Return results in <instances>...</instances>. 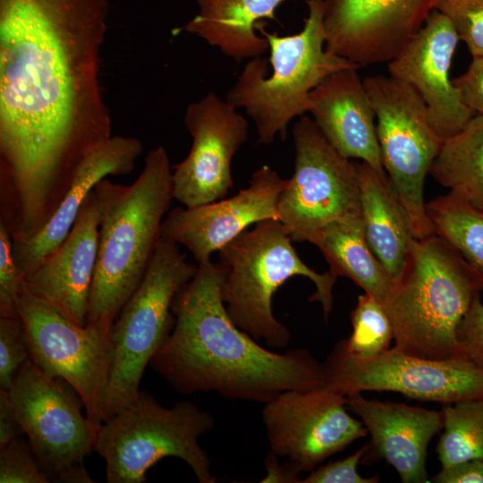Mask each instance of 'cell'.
<instances>
[{
  "label": "cell",
  "instance_id": "6da1fadb",
  "mask_svg": "<svg viewBox=\"0 0 483 483\" xmlns=\"http://www.w3.org/2000/svg\"><path fill=\"white\" fill-rule=\"evenodd\" d=\"M108 0H0V224L35 237L110 139L99 80Z\"/></svg>",
  "mask_w": 483,
  "mask_h": 483
},
{
  "label": "cell",
  "instance_id": "7a4b0ae2",
  "mask_svg": "<svg viewBox=\"0 0 483 483\" xmlns=\"http://www.w3.org/2000/svg\"><path fill=\"white\" fill-rule=\"evenodd\" d=\"M224 268L211 260L176 294L174 328L149 365L174 389L268 402L287 390L324 386L322 363L305 349L271 352L232 320L222 298Z\"/></svg>",
  "mask_w": 483,
  "mask_h": 483
},
{
  "label": "cell",
  "instance_id": "3957f363",
  "mask_svg": "<svg viewBox=\"0 0 483 483\" xmlns=\"http://www.w3.org/2000/svg\"><path fill=\"white\" fill-rule=\"evenodd\" d=\"M94 191L99 235L86 326L110 334L144 277L174 199L173 169L166 149L163 146L151 149L141 173L130 185L105 178Z\"/></svg>",
  "mask_w": 483,
  "mask_h": 483
},
{
  "label": "cell",
  "instance_id": "277c9868",
  "mask_svg": "<svg viewBox=\"0 0 483 483\" xmlns=\"http://www.w3.org/2000/svg\"><path fill=\"white\" fill-rule=\"evenodd\" d=\"M482 290L481 274L444 238L417 239L383 304L394 346L421 358H464L457 327Z\"/></svg>",
  "mask_w": 483,
  "mask_h": 483
},
{
  "label": "cell",
  "instance_id": "5b68a950",
  "mask_svg": "<svg viewBox=\"0 0 483 483\" xmlns=\"http://www.w3.org/2000/svg\"><path fill=\"white\" fill-rule=\"evenodd\" d=\"M308 15L294 34L269 33L259 23L268 43L269 59L249 60L226 100L242 108L253 120L258 142L270 144L276 136L284 140L290 122L309 112V95L330 74L360 65L326 48L324 0H306Z\"/></svg>",
  "mask_w": 483,
  "mask_h": 483
},
{
  "label": "cell",
  "instance_id": "8992f818",
  "mask_svg": "<svg viewBox=\"0 0 483 483\" xmlns=\"http://www.w3.org/2000/svg\"><path fill=\"white\" fill-rule=\"evenodd\" d=\"M224 268L222 298L233 323L256 341L284 348L291 332L272 311L274 293L288 279L301 275L312 281L316 292L309 301L322 305L325 320L333 308L332 290L337 279L308 267L299 257L289 233L277 219L261 221L219 251Z\"/></svg>",
  "mask_w": 483,
  "mask_h": 483
},
{
  "label": "cell",
  "instance_id": "52a82bcc",
  "mask_svg": "<svg viewBox=\"0 0 483 483\" xmlns=\"http://www.w3.org/2000/svg\"><path fill=\"white\" fill-rule=\"evenodd\" d=\"M215 425L213 415L189 401L165 407L146 391L97 431L95 451L108 483H143L149 468L166 457L184 461L200 483H214L211 462L199 439Z\"/></svg>",
  "mask_w": 483,
  "mask_h": 483
},
{
  "label": "cell",
  "instance_id": "ba28073f",
  "mask_svg": "<svg viewBox=\"0 0 483 483\" xmlns=\"http://www.w3.org/2000/svg\"><path fill=\"white\" fill-rule=\"evenodd\" d=\"M180 246L160 238L144 277L110 332L112 362L103 402L104 421L139 394L145 368L170 335L178 292L196 274Z\"/></svg>",
  "mask_w": 483,
  "mask_h": 483
},
{
  "label": "cell",
  "instance_id": "9c48e42d",
  "mask_svg": "<svg viewBox=\"0 0 483 483\" xmlns=\"http://www.w3.org/2000/svg\"><path fill=\"white\" fill-rule=\"evenodd\" d=\"M8 394L16 418L50 481L95 482L84 460L95 451L99 428L82 414L84 404L74 389L30 359Z\"/></svg>",
  "mask_w": 483,
  "mask_h": 483
},
{
  "label": "cell",
  "instance_id": "30bf717a",
  "mask_svg": "<svg viewBox=\"0 0 483 483\" xmlns=\"http://www.w3.org/2000/svg\"><path fill=\"white\" fill-rule=\"evenodd\" d=\"M363 84L376 114L384 169L411 216L417 239L430 236L436 233L426 210L424 182L444 140L409 84L383 74L367 76Z\"/></svg>",
  "mask_w": 483,
  "mask_h": 483
},
{
  "label": "cell",
  "instance_id": "8fae6325",
  "mask_svg": "<svg viewBox=\"0 0 483 483\" xmlns=\"http://www.w3.org/2000/svg\"><path fill=\"white\" fill-rule=\"evenodd\" d=\"M322 369L325 386L343 396L388 391L446 404L483 395V370L462 357L432 360L394 346L362 358L352 354L343 339L335 344Z\"/></svg>",
  "mask_w": 483,
  "mask_h": 483
},
{
  "label": "cell",
  "instance_id": "7c38bea8",
  "mask_svg": "<svg viewBox=\"0 0 483 483\" xmlns=\"http://www.w3.org/2000/svg\"><path fill=\"white\" fill-rule=\"evenodd\" d=\"M16 306L30 360L67 382L81 399L88 419L100 428L112 362L110 334L75 325L34 295L22 280Z\"/></svg>",
  "mask_w": 483,
  "mask_h": 483
},
{
  "label": "cell",
  "instance_id": "4fadbf2b",
  "mask_svg": "<svg viewBox=\"0 0 483 483\" xmlns=\"http://www.w3.org/2000/svg\"><path fill=\"white\" fill-rule=\"evenodd\" d=\"M294 170L278 201V220L292 242H309L330 223L360 213L355 162L341 155L313 119L292 128Z\"/></svg>",
  "mask_w": 483,
  "mask_h": 483
},
{
  "label": "cell",
  "instance_id": "5bb4252c",
  "mask_svg": "<svg viewBox=\"0 0 483 483\" xmlns=\"http://www.w3.org/2000/svg\"><path fill=\"white\" fill-rule=\"evenodd\" d=\"M345 401L325 386L279 394L261 412L270 451L300 473L310 472L366 436L365 426L348 413Z\"/></svg>",
  "mask_w": 483,
  "mask_h": 483
},
{
  "label": "cell",
  "instance_id": "9a60e30c",
  "mask_svg": "<svg viewBox=\"0 0 483 483\" xmlns=\"http://www.w3.org/2000/svg\"><path fill=\"white\" fill-rule=\"evenodd\" d=\"M184 123L192 144L172 166L174 199L193 208L225 198L233 186V158L248 137L247 120L226 99L208 92L187 106Z\"/></svg>",
  "mask_w": 483,
  "mask_h": 483
},
{
  "label": "cell",
  "instance_id": "2e32d148",
  "mask_svg": "<svg viewBox=\"0 0 483 483\" xmlns=\"http://www.w3.org/2000/svg\"><path fill=\"white\" fill-rule=\"evenodd\" d=\"M439 0H324L326 50L360 67L388 63L414 38Z\"/></svg>",
  "mask_w": 483,
  "mask_h": 483
},
{
  "label": "cell",
  "instance_id": "e0dca14e",
  "mask_svg": "<svg viewBox=\"0 0 483 483\" xmlns=\"http://www.w3.org/2000/svg\"><path fill=\"white\" fill-rule=\"evenodd\" d=\"M287 184L288 179L262 165L252 174L249 186L231 198L170 211L163 220L160 237L185 247L198 265L210 261L214 252L250 225L278 220V201Z\"/></svg>",
  "mask_w": 483,
  "mask_h": 483
},
{
  "label": "cell",
  "instance_id": "ac0fdd59",
  "mask_svg": "<svg viewBox=\"0 0 483 483\" xmlns=\"http://www.w3.org/2000/svg\"><path fill=\"white\" fill-rule=\"evenodd\" d=\"M459 40L449 19L435 9L414 38L388 62L389 75L417 91L430 126L443 140L462 131L476 114L462 103L450 79Z\"/></svg>",
  "mask_w": 483,
  "mask_h": 483
},
{
  "label": "cell",
  "instance_id": "d6986e66",
  "mask_svg": "<svg viewBox=\"0 0 483 483\" xmlns=\"http://www.w3.org/2000/svg\"><path fill=\"white\" fill-rule=\"evenodd\" d=\"M99 235L94 190L64 242L21 279L37 297L77 326L87 324Z\"/></svg>",
  "mask_w": 483,
  "mask_h": 483
},
{
  "label": "cell",
  "instance_id": "ffe728a7",
  "mask_svg": "<svg viewBox=\"0 0 483 483\" xmlns=\"http://www.w3.org/2000/svg\"><path fill=\"white\" fill-rule=\"evenodd\" d=\"M347 410L358 415L368 434L369 448L362 460L384 459L403 483H425L427 449L444 426L441 411L405 403L367 399L360 394L345 396ZM361 460V461H362Z\"/></svg>",
  "mask_w": 483,
  "mask_h": 483
},
{
  "label": "cell",
  "instance_id": "44dd1931",
  "mask_svg": "<svg viewBox=\"0 0 483 483\" xmlns=\"http://www.w3.org/2000/svg\"><path fill=\"white\" fill-rule=\"evenodd\" d=\"M357 70H340L326 77L309 95V113L341 155L360 159L384 174L376 114Z\"/></svg>",
  "mask_w": 483,
  "mask_h": 483
},
{
  "label": "cell",
  "instance_id": "7402d4cb",
  "mask_svg": "<svg viewBox=\"0 0 483 483\" xmlns=\"http://www.w3.org/2000/svg\"><path fill=\"white\" fill-rule=\"evenodd\" d=\"M142 152L143 145L139 139L112 136L87 157L46 226L30 240L13 241L21 279L64 242L97 183L109 175L131 173Z\"/></svg>",
  "mask_w": 483,
  "mask_h": 483
},
{
  "label": "cell",
  "instance_id": "603a6c76",
  "mask_svg": "<svg viewBox=\"0 0 483 483\" xmlns=\"http://www.w3.org/2000/svg\"><path fill=\"white\" fill-rule=\"evenodd\" d=\"M367 242L392 284L402 276L415 235L411 216L386 173L355 163Z\"/></svg>",
  "mask_w": 483,
  "mask_h": 483
},
{
  "label": "cell",
  "instance_id": "cb8c5ba5",
  "mask_svg": "<svg viewBox=\"0 0 483 483\" xmlns=\"http://www.w3.org/2000/svg\"><path fill=\"white\" fill-rule=\"evenodd\" d=\"M286 0H196L198 13L176 31H185L239 63L268 51L267 38L257 27Z\"/></svg>",
  "mask_w": 483,
  "mask_h": 483
},
{
  "label": "cell",
  "instance_id": "d4e9b609",
  "mask_svg": "<svg viewBox=\"0 0 483 483\" xmlns=\"http://www.w3.org/2000/svg\"><path fill=\"white\" fill-rule=\"evenodd\" d=\"M311 243L322 252L335 276L350 278L365 293L385 303L393 284L367 242L361 212L330 223Z\"/></svg>",
  "mask_w": 483,
  "mask_h": 483
},
{
  "label": "cell",
  "instance_id": "484cf974",
  "mask_svg": "<svg viewBox=\"0 0 483 483\" xmlns=\"http://www.w3.org/2000/svg\"><path fill=\"white\" fill-rule=\"evenodd\" d=\"M429 174L449 193L483 211V114L443 141Z\"/></svg>",
  "mask_w": 483,
  "mask_h": 483
},
{
  "label": "cell",
  "instance_id": "4316f807",
  "mask_svg": "<svg viewBox=\"0 0 483 483\" xmlns=\"http://www.w3.org/2000/svg\"><path fill=\"white\" fill-rule=\"evenodd\" d=\"M435 233L483 276V211L448 193L426 203Z\"/></svg>",
  "mask_w": 483,
  "mask_h": 483
},
{
  "label": "cell",
  "instance_id": "83f0119b",
  "mask_svg": "<svg viewBox=\"0 0 483 483\" xmlns=\"http://www.w3.org/2000/svg\"><path fill=\"white\" fill-rule=\"evenodd\" d=\"M442 406L444 432L436 446L442 467L483 461V395Z\"/></svg>",
  "mask_w": 483,
  "mask_h": 483
},
{
  "label": "cell",
  "instance_id": "f1b7e54d",
  "mask_svg": "<svg viewBox=\"0 0 483 483\" xmlns=\"http://www.w3.org/2000/svg\"><path fill=\"white\" fill-rule=\"evenodd\" d=\"M351 321L352 333L343 342L352 354L368 358L389 349L394 339L393 326L379 301L368 293L359 295Z\"/></svg>",
  "mask_w": 483,
  "mask_h": 483
},
{
  "label": "cell",
  "instance_id": "f546056e",
  "mask_svg": "<svg viewBox=\"0 0 483 483\" xmlns=\"http://www.w3.org/2000/svg\"><path fill=\"white\" fill-rule=\"evenodd\" d=\"M436 10L449 19L472 58H483V0H439Z\"/></svg>",
  "mask_w": 483,
  "mask_h": 483
},
{
  "label": "cell",
  "instance_id": "4dcf8cb0",
  "mask_svg": "<svg viewBox=\"0 0 483 483\" xmlns=\"http://www.w3.org/2000/svg\"><path fill=\"white\" fill-rule=\"evenodd\" d=\"M22 323L17 317H0V389L8 391L30 360Z\"/></svg>",
  "mask_w": 483,
  "mask_h": 483
},
{
  "label": "cell",
  "instance_id": "1f68e13d",
  "mask_svg": "<svg viewBox=\"0 0 483 483\" xmlns=\"http://www.w3.org/2000/svg\"><path fill=\"white\" fill-rule=\"evenodd\" d=\"M1 483H48L28 440L20 436L0 447Z\"/></svg>",
  "mask_w": 483,
  "mask_h": 483
},
{
  "label": "cell",
  "instance_id": "d6a6232c",
  "mask_svg": "<svg viewBox=\"0 0 483 483\" xmlns=\"http://www.w3.org/2000/svg\"><path fill=\"white\" fill-rule=\"evenodd\" d=\"M21 278L9 232L0 224V317H17V295Z\"/></svg>",
  "mask_w": 483,
  "mask_h": 483
},
{
  "label": "cell",
  "instance_id": "836d02e7",
  "mask_svg": "<svg viewBox=\"0 0 483 483\" xmlns=\"http://www.w3.org/2000/svg\"><path fill=\"white\" fill-rule=\"evenodd\" d=\"M369 448V445H363L354 453L343 460L331 462L323 466H318L301 483H377L379 476L369 478L361 477L357 467L361 462L363 455Z\"/></svg>",
  "mask_w": 483,
  "mask_h": 483
},
{
  "label": "cell",
  "instance_id": "e575fe53",
  "mask_svg": "<svg viewBox=\"0 0 483 483\" xmlns=\"http://www.w3.org/2000/svg\"><path fill=\"white\" fill-rule=\"evenodd\" d=\"M456 335L463 357L483 370V303L480 296L473 301L461 320Z\"/></svg>",
  "mask_w": 483,
  "mask_h": 483
},
{
  "label": "cell",
  "instance_id": "d590c367",
  "mask_svg": "<svg viewBox=\"0 0 483 483\" xmlns=\"http://www.w3.org/2000/svg\"><path fill=\"white\" fill-rule=\"evenodd\" d=\"M452 80L462 103L476 114H483V58H472L467 71Z\"/></svg>",
  "mask_w": 483,
  "mask_h": 483
},
{
  "label": "cell",
  "instance_id": "8d00e7d4",
  "mask_svg": "<svg viewBox=\"0 0 483 483\" xmlns=\"http://www.w3.org/2000/svg\"><path fill=\"white\" fill-rule=\"evenodd\" d=\"M430 482L483 483V461L470 460L442 467Z\"/></svg>",
  "mask_w": 483,
  "mask_h": 483
},
{
  "label": "cell",
  "instance_id": "74e56055",
  "mask_svg": "<svg viewBox=\"0 0 483 483\" xmlns=\"http://www.w3.org/2000/svg\"><path fill=\"white\" fill-rule=\"evenodd\" d=\"M23 434L24 431L16 418L8 391L0 389V447Z\"/></svg>",
  "mask_w": 483,
  "mask_h": 483
},
{
  "label": "cell",
  "instance_id": "f35d334b",
  "mask_svg": "<svg viewBox=\"0 0 483 483\" xmlns=\"http://www.w3.org/2000/svg\"><path fill=\"white\" fill-rule=\"evenodd\" d=\"M277 457L272 451L267 453L265 461L267 476L260 482L301 483L299 470L288 462L280 464Z\"/></svg>",
  "mask_w": 483,
  "mask_h": 483
}]
</instances>
